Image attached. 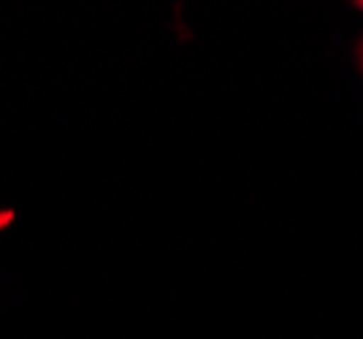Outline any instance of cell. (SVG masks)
<instances>
[{"label":"cell","instance_id":"6da1fadb","mask_svg":"<svg viewBox=\"0 0 363 339\" xmlns=\"http://www.w3.org/2000/svg\"><path fill=\"white\" fill-rule=\"evenodd\" d=\"M358 9H363V0H361V3H358Z\"/></svg>","mask_w":363,"mask_h":339},{"label":"cell","instance_id":"7a4b0ae2","mask_svg":"<svg viewBox=\"0 0 363 339\" xmlns=\"http://www.w3.org/2000/svg\"><path fill=\"white\" fill-rule=\"evenodd\" d=\"M361 57H363V49H361Z\"/></svg>","mask_w":363,"mask_h":339}]
</instances>
